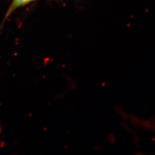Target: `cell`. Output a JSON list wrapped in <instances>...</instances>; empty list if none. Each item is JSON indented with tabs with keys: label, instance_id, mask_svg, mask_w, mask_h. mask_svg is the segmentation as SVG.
I'll use <instances>...</instances> for the list:
<instances>
[{
	"label": "cell",
	"instance_id": "1",
	"mask_svg": "<svg viewBox=\"0 0 155 155\" xmlns=\"http://www.w3.org/2000/svg\"><path fill=\"white\" fill-rule=\"evenodd\" d=\"M22 1H25V2H28V3H29L30 2H31V0H22Z\"/></svg>",
	"mask_w": 155,
	"mask_h": 155
}]
</instances>
